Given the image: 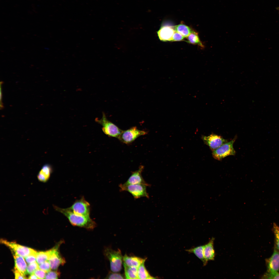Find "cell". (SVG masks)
Listing matches in <instances>:
<instances>
[{
    "label": "cell",
    "mask_w": 279,
    "mask_h": 279,
    "mask_svg": "<svg viewBox=\"0 0 279 279\" xmlns=\"http://www.w3.org/2000/svg\"><path fill=\"white\" fill-rule=\"evenodd\" d=\"M53 207L56 211L65 216L73 226L83 228L89 230H92L96 226V223L90 218V216L77 214L72 212L69 208H63L54 205Z\"/></svg>",
    "instance_id": "cell-1"
},
{
    "label": "cell",
    "mask_w": 279,
    "mask_h": 279,
    "mask_svg": "<svg viewBox=\"0 0 279 279\" xmlns=\"http://www.w3.org/2000/svg\"><path fill=\"white\" fill-rule=\"evenodd\" d=\"M104 254L109 260L110 269L113 272H117L122 269V264L123 257L120 250L115 251L110 247L105 248Z\"/></svg>",
    "instance_id": "cell-2"
},
{
    "label": "cell",
    "mask_w": 279,
    "mask_h": 279,
    "mask_svg": "<svg viewBox=\"0 0 279 279\" xmlns=\"http://www.w3.org/2000/svg\"><path fill=\"white\" fill-rule=\"evenodd\" d=\"M95 121L102 126L103 132L108 136L118 138L122 130L115 125L109 120L104 113H103L102 118L100 119H95Z\"/></svg>",
    "instance_id": "cell-3"
},
{
    "label": "cell",
    "mask_w": 279,
    "mask_h": 279,
    "mask_svg": "<svg viewBox=\"0 0 279 279\" xmlns=\"http://www.w3.org/2000/svg\"><path fill=\"white\" fill-rule=\"evenodd\" d=\"M148 186L143 184L125 185L121 184L119 185L120 191L128 192L135 199L142 197H145L149 198V196L146 191V187Z\"/></svg>",
    "instance_id": "cell-4"
},
{
    "label": "cell",
    "mask_w": 279,
    "mask_h": 279,
    "mask_svg": "<svg viewBox=\"0 0 279 279\" xmlns=\"http://www.w3.org/2000/svg\"><path fill=\"white\" fill-rule=\"evenodd\" d=\"M236 138V136H235L230 141L227 142L213 151V157L216 159L220 160L228 156L235 155L236 152L233 145Z\"/></svg>",
    "instance_id": "cell-5"
},
{
    "label": "cell",
    "mask_w": 279,
    "mask_h": 279,
    "mask_svg": "<svg viewBox=\"0 0 279 279\" xmlns=\"http://www.w3.org/2000/svg\"><path fill=\"white\" fill-rule=\"evenodd\" d=\"M146 131L138 129L133 127L127 130H122L118 139L121 142L126 144H130L139 136L147 134Z\"/></svg>",
    "instance_id": "cell-6"
},
{
    "label": "cell",
    "mask_w": 279,
    "mask_h": 279,
    "mask_svg": "<svg viewBox=\"0 0 279 279\" xmlns=\"http://www.w3.org/2000/svg\"><path fill=\"white\" fill-rule=\"evenodd\" d=\"M0 242L9 247L11 251L24 258L30 255L37 254V252L34 249L20 245L14 242H10L2 239H1Z\"/></svg>",
    "instance_id": "cell-7"
},
{
    "label": "cell",
    "mask_w": 279,
    "mask_h": 279,
    "mask_svg": "<svg viewBox=\"0 0 279 279\" xmlns=\"http://www.w3.org/2000/svg\"><path fill=\"white\" fill-rule=\"evenodd\" d=\"M63 241H61L51 249L50 255L48 260L51 269L56 270L60 265L66 262L65 259L60 254L59 250L60 246Z\"/></svg>",
    "instance_id": "cell-8"
},
{
    "label": "cell",
    "mask_w": 279,
    "mask_h": 279,
    "mask_svg": "<svg viewBox=\"0 0 279 279\" xmlns=\"http://www.w3.org/2000/svg\"><path fill=\"white\" fill-rule=\"evenodd\" d=\"M69 208L74 213L80 215L89 216L90 205L83 197L76 201Z\"/></svg>",
    "instance_id": "cell-9"
},
{
    "label": "cell",
    "mask_w": 279,
    "mask_h": 279,
    "mask_svg": "<svg viewBox=\"0 0 279 279\" xmlns=\"http://www.w3.org/2000/svg\"><path fill=\"white\" fill-rule=\"evenodd\" d=\"M202 138L205 143L209 147L212 151L228 142L222 136L213 134L208 136H203Z\"/></svg>",
    "instance_id": "cell-10"
},
{
    "label": "cell",
    "mask_w": 279,
    "mask_h": 279,
    "mask_svg": "<svg viewBox=\"0 0 279 279\" xmlns=\"http://www.w3.org/2000/svg\"><path fill=\"white\" fill-rule=\"evenodd\" d=\"M144 166L141 165L137 170L133 172L126 181L123 184L125 185L135 184H143L149 186L150 185L147 183L143 178L142 173Z\"/></svg>",
    "instance_id": "cell-11"
},
{
    "label": "cell",
    "mask_w": 279,
    "mask_h": 279,
    "mask_svg": "<svg viewBox=\"0 0 279 279\" xmlns=\"http://www.w3.org/2000/svg\"><path fill=\"white\" fill-rule=\"evenodd\" d=\"M175 32L174 26L162 25L157 31V33L160 41H172V37Z\"/></svg>",
    "instance_id": "cell-12"
},
{
    "label": "cell",
    "mask_w": 279,
    "mask_h": 279,
    "mask_svg": "<svg viewBox=\"0 0 279 279\" xmlns=\"http://www.w3.org/2000/svg\"><path fill=\"white\" fill-rule=\"evenodd\" d=\"M267 271L278 272L279 270V252L275 250L271 257L267 260Z\"/></svg>",
    "instance_id": "cell-13"
},
{
    "label": "cell",
    "mask_w": 279,
    "mask_h": 279,
    "mask_svg": "<svg viewBox=\"0 0 279 279\" xmlns=\"http://www.w3.org/2000/svg\"><path fill=\"white\" fill-rule=\"evenodd\" d=\"M52 171L51 166L49 164H45L42 167L37 175V179L40 182L46 183L48 182Z\"/></svg>",
    "instance_id": "cell-14"
},
{
    "label": "cell",
    "mask_w": 279,
    "mask_h": 279,
    "mask_svg": "<svg viewBox=\"0 0 279 279\" xmlns=\"http://www.w3.org/2000/svg\"><path fill=\"white\" fill-rule=\"evenodd\" d=\"M14 259L15 267L23 275L27 274V265L22 257L11 251Z\"/></svg>",
    "instance_id": "cell-15"
},
{
    "label": "cell",
    "mask_w": 279,
    "mask_h": 279,
    "mask_svg": "<svg viewBox=\"0 0 279 279\" xmlns=\"http://www.w3.org/2000/svg\"><path fill=\"white\" fill-rule=\"evenodd\" d=\"M214 238H212L206 244L204 245V254L206 261L213 260L215 258V253L214 247Z\"/></svg>",
    "instance_id": "cell-16"
},
{
    "label": "cell",
    "mask_w": 279,
    "mask_h": 279,
    "mask_svg": "<svg viewBox=\"0 0 279 279\" xmlns=\"http://www.w3.org/2000/svg\"><path fill=\"white\" fill-rule=\"evenodd\" d=\"M123 262L127 266L134 267L137 268L143 262H145L146 259H143L135 256L129 257L126 254L123 257Z\"/></svg>",
    "instance_id": "cell-17"
},
{
    "label": "cell",
    "mask_w": 279,
    "mask_h": 279,
    "mask_svg": "<svg viewBox=\"0 0 279 279\" xmlns=\"http://www.w3.org/2000/svg\"><path fill=\"white\" fill-rule=\"evenodd\" d=\"M204 245L199 246L197 247L186 250L187 252L194 253L203 262L204 266L207 264L204 254Z\"/></svg>",
    "instance_id": "cell-18"
},
{
    "label": "cell",
    "mask_w": 279,
    "mask_h": 279,
    "mask_svg": "<svg viewBox=\"0 0 279 279\" xmlns=\"http://www.w3.org/2000/svg\"><path fill=\"white\" fill-rule=\"evenodd\" d=\"M125 278L126 279H138L137 269L136 267L127 266L123 263Z\"/></svg>",
    "instance_id": "cell-19"
},
{
    "label": "cell",
    "mask_w": 279,
    "mask_h": 279,
    "mask_svg": "<svg viewBox=\"0 0 279 279\" xmlns=\"http://www.w3.org/2000/svg\"><path fill=\"white\" fill-rule=\"evenodd\" d=\"M175 31L187 37L193 31L190 27L182 23L174 26Z\"/></svg>",
    "instance_id": "cell-20"
},
{
    "label": "cell",
    "mask_w": 279,
    "mask_h": 279,
    "mask_svg": "<svg viewBox=\"0 0 279 279\" xmlns=\"http://www.w3.org/2000/svg\"><path fill=\"white\" fill-rule=\"evenodd\" d=\"M186 38L187 42L188 43L198 45L202 48H204V46L200 41L198 34L196 32L193 30Z\"/></svg>",
    "instance_id": "cell-21"
},
{
    "label": "cell",
    "mask_w": 279,
    "mask_h": 279,
    "mask_svg": "<svg viewBox=\"0 0 279 279\" xmlns=\"http://www.w3.org/2000/svg\"><path fill=\"white\" fill-rule=\"evenodd\" d=\"M145 262L141 264L137 269L138 279H154L155 278L151 276L144 266Z\"/></svg>",
    "instance_id": "cell-22"
},
{
    "label": "cell",
    "mask_w": 279,
    "mask_h": 279,
    "mask_svg": "<svg viewBox=\"0 0 279 279\" xmlns=\"http://www.w3.org/2000/svg\"><path fill=\"white\" fill-rule=\"evenodd\" d=\"M51 253V250L45 251L37 252L36 261L38 264L48 260Z\"/></svg>",
    "instance_id": "cell-23"
},
{
    "label": "cell",
    "mask_w": 279,
    "mask_h": 279,
    "mask_svg": "<svg viewBox=\"0 0 279 279\" xmlns=\"http://www.w3.org/2000/svg\"><path fill=\"white\" fill-rule=\"evenodd\" d=\"M38 264L36 261L29 264L27 267V273L30 274L34 273L36 270L39 268Z\"/></svg>",
    "instance_id": "cell-24"
},
{
    "label": "cell",
    "mask_w": 279,
    "mask_h": 279,
    "mask_svg": "<svg viewBox=\"0 0 279 279\" xmlns=\"http://www.w3.org/2000/svg\"><path fill=\"white\" fill-rule=\"evenodd\" d=\"M273 231L275 237V243L277 248L279 250V227L274 223Z\"/></svg>",
    "instance_id": "cell-25"
},
{
    "label": "cell",
    "mask_w": 279,
    "mask_h": 279,
    "mask_svg": "<svg viewBox=\"0 0 279 279\" xmlns=\"http://www.w3.org/2000/svg\"><path fill=\"white\" fill-rule=\"evenodd\" d=\"M60 273L57 270L50 271L46 274L45 279H58L60 277Z\"/></svg>",
    "instance_id": "cell-26"
},
{
    "label": "cell",
    "mask_w": 279,
    "mask_h": 279,
    "mask_svg": "<svg viewBox=\"0 0 279 279\" xmlns=\"http://www.w3.org/2000/svg\"><path fill=\"white\" fill-rule=\"evenodd\" d=\"M39 265V269L46 273H48L51 271V268L50 264L48 260L46 261Z\"/></svg>",
    "instance_id": "cell-27"
},
{
    "label": "cell",
    "mask_w": 279,
    "mask_h": 279,
    "mask_svg": "<svg viewBox=\"0 0 279 279\" xmlns=\"http://www.w3.org/2000/svg\"><path fill=\"white\" fill-rule=\"evenodd\" d=\"M263 278L279 279V273L278 272H271L267 271L263 276Z\"/></svg>",
    "instance_id": "cell-28"
},
{
    "label": "cell",
    "mask_w": 279,
    "mask_h": 279,
    "mask_svg": "<svg viewBox=\"0 0 279 279\" xmlns=\"http://www.w3.org/2000/svg\"><path fill=\"white\" fill-rule=\"evenodd\" d=\"M105 278L108 279H124L123 276L119 273L110 272Z\"/></svg>",
    "instance_id": "cell-29"
},
{
    "label": "cell",
    "mask_w": 279,
    "mask_h": 279,
    "mask_svg": "<svg viewBox=\"0 0 279 279\" xmlns=\"http://www.w3.org/2000/svg\"><path fill=\"white\" fill-rule=\"evenodd\" d=\"M184 37L179 33L175 31L172 38V41H178L183 40Z\"/></svg>",
    "instance_id": "cell-30"
},
{
    "label": "cell",
    "mask_w": 279,
    "mask_h": 279,
    "mask_svg": "<svg viewBox=\"0 0 279 279\" xmlns=\"http://www.w3.org/2000/svg\"><path fill=\"white\" fill-rule=\"evenodd\" d=\"M34 273L38 279L45 278L46 272L39 268L36 270Z\"/></svg>",
    "instance_id": "cell-31"
},
{
    "label": "cell",
    "mask_w": 279,
    "mask_h": 279,
    "mask_svg": "<svg viewBox=\"0 0 279 279\" xmlns=\"http://www.w3.org/2000/svg\"><path fill=\"white\" fill-rule=\"evenodd\" d=\"M16 279H26L27 277L23 275L15 267L13 270Z\"/></svg>",
    "instance_id": "cell-32"
},
{
    "label": "cell",
    "mask_w": 279,
    "mask_h": 279,
    "mask_svg": "<svg viewBox=\"0 0 279 279\" xmlns=\"http://www.w3.org/2000/svg\"><path fill=\"white\" fill-rule=\"evenodd\" d=\"M36 254L30 255L25 257L26 262L29 264L35 261L36 260Z\"/></svg>",
    "instance_id": "cell-33"
},
{
    "label": "cell",
    "mask_w": 279,
    "mask_h": 279,
    "mask_svg": "<svg viewBox=\"0 0 279 279\" xmlns=\"http://www.w3.org/2000/svg\"><path fill=\"white\" fill-rule=\"evenodd\" d=\"M28 278L29 279H38L34 273L30 274Z\"/></svg>",
    "instance_id": "cell-34"
}]
</instances>
